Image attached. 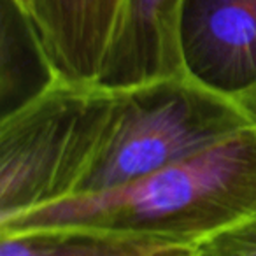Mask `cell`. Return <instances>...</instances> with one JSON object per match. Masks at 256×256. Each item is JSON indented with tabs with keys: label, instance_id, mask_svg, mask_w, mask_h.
I'll return each instance as SVG.
<instances>
[{
	"label": "cell",
	"instance_id": "obj_2",
	"mask_svg": "<svg viewBox=\"0 0 256 256\" xmlns=\"http://www.w3.org/2000/svg\"><path fill=\"white\" fill-rule=\"evenodd\" d=\"M114 92L112 120L74 196L134 182L256 124L237 100L186 74Z\"/></svg>",
	"mask_w": 256,
	"mask_h": 256
},
{
	"label": "cell",
	"instance_id": "obj_7",
	"mask_svg": "<svg viewBox=\"0 0 256 256\" xmlns=\"http://www.w3.org/2000/svg\"><path fill=\"white\" fill-rule=\"evenodd\" d=\"M0 256H204L198 246L86 228H32L0 234Z\"/></svg>",
	"mask_w": 256,
	"mask_h": 256
},
{
	"label": "cell",
	"instance_id": "obj_5",
	"mask_svg": "<svg viewBox=\"0 0 256 256\" xmlns=\"http://www.w3.org/2000/svg\"><path fill=\"white\" fill-rule=\"evenodd\" d=\"M184 0H124L96 84L126 90L184 74L179 18Z\"/></svg>",
	"mask_w": 256,
	"mask_h": 256
},
{
	"label": "cell",
	"instance_id": "obj_10",
	"mask_svg": "<svg viewBox=\"0 0 256 256\" xmlns=\"http://www.w3.org/2000/svg\"><path fill=\"white\" fill-rule=\"evenodd\" d=\"M237 102L240 104L246 110H248V114L252 118V121L256 123V88L252 90V92H249L248 95H244L242 98H238Z\"/></svg>",
	"mask_w": 256,
	"mask_h": 256
},
{
	"label": "cell",
	"instance_id": "obj_6",
	"mask_svg": "<svg viewBox=\"0 0 256 256\" xmlns=\"http://www.w3.org/2000/svg\"><path fill=\"white\" fill-rule=\"evenodd\" d=\"M124 0H34L30 18L60 81L96 84Z\"/></svg>",
	"mask_w": 256,
	"mask_h": 256
},
{
	"label": "cell",
	"instance_id": "obj_8",
	"mask_svg": "<svg viewBox=\"0 0 256 256\" xmlns=\"http://www.w3.org/2000/svg\"><path fill=\"white\" fill-rule=\"evenodd\" d=\"M58 81L30 14L16 0H2V116L37 98Z\"/></svg>",
	"mask_w": 256,
	"mask_h": 256
},
{
	"label": "cell",
	"instance_id": "obj_4",
	"mask_svg": "<svg viewBox=\"0 0 256 256\" xmlns=\"http://www.w3.org/2000/svg\"><path fill=\"white\" fill-rule=\"evenodd\" d=\"M184 74L234 100L256 88V0H184Z\"/></svg>",
	"mask_w": 256,
	"mask_h": 256
},
{
	"label": "cell",
	"instance_id": "obj_9",
	"mask_svg": "<svg viewBox=\"0 0 256 256\" xmlns=\"http://www.w3.org/2000/svg\"><path fill=\"white\" fill-rule=\"evenodd\" d=\"M204 256H256V212L198 244Z\"/></svg>",
	"mask_w": 256,
	"mask_h": 256
},
{
	"label": "cell",
	"instance_id": "obj_11",
	"mask_svg": "<svg viewBox=\"0 0 256 256\" xmlns=\"http://www.w3.org/2000/svg\"><path fill=\"white\" fill-rule=\"evenodd\" d=\"M20 6H22L23 9H25L26 12H30V9H32V4H34V0H16Z\"/></svg>",
	"mask_w": 256,
	"mask_h": 256
},
{
	"label": "cell",
	"instance_id": "obj_1",
	"mask_svg": "<svg viewBox=\"0 0 256 256\" xmlns=\"http://www.w3.org/2000/svg\"><path fill=\"white\" fill-rule=\"evenodd\" d=\"M256 212V124L198 154L120 188L78 195L0 224L86 228L198 246Z\"/></svg>",
	"mask_w": 256,
	"mask_h": 256
},
{
	"label": "cell",
	"instance_id": "obj_3",
	"mask_svg": "<svg viewBox=\"0 0 256 256\" xmlns=\"http://www.w3.org/2000/svg\"><path fill=\"white\" fill-rule=\"evenodd\" d=\"M114 106V90L58 79L0 118V224L78 193Z\"/></svg>",
	"mask_w": 256,
	"mask_h": 256
}]
</instances>
